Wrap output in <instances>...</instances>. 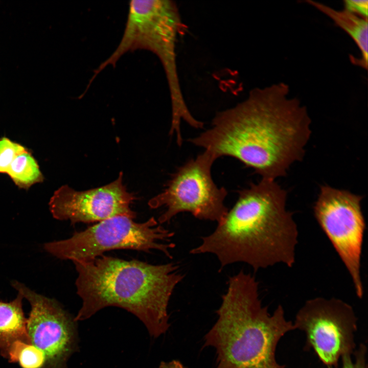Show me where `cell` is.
Listing matches in <instances>:
<instances>
[{
  "mask_svg": "<svg viewBox=\"0 0 368 368\" xmlns=\"http://www.w3.org/2000/svg\"><path fill=\"white\" fill-rule=\"evenodd\" d=\"M283 82L255 88L236 105L219 111L212 127L188 141L214 158L234 157L261 179L285 176L303 159L310 138L307 108Z\"/></svg>",
  "mask_w": 368,
  "mask_h": 368,
  "instance_id": "cell-1",
  "label": "cell"
},
{
  "mask_svg": "<svg viewBox=\"0 0 368 368\" xmlns=\"http://www.w3.org/2000/svg\"><path fill=\"white\" fill-rule=\"evenodd\" d=\"M238 194L215 230L190 252L215 255L220 270L239 262L255 271L278 264L292 267L298 231L286 208L287 191L275 180L261 179Z\"/></svg>",
  "mask_w": 368,
  "mask_h": 368,
  "instance_id": "cell-2",
  "label": "cell"
},
{
  "mask_svg": "<svg viewBox=\"0 0 368 368\" xmlns=\"http://www.w3.org/2000/svg\"><path fill=\"white\" fill-rule=\"evenodd\" d=\"M73 263L78 273L77 293L82 302L76 321L114 306L135 315L152 337L168 330L169 300L184 278L177 263L154 265L103 255Z\"/></svg>",
  "mask_w": 368,
  "mask_h": 368,
  "instance_id": "cell-3",
  "label": "cell"
},
{
  "mask_svg": "<svg viewBox=\"0 0 368 368\" xmlns=\"http://www.w3.org/2000/svg\"><path fill=\"white\" fill-rule=\"evenodd\" d=\"M221 297L218 319L203 346L216 349V368H285L277 361L276 349L294 328L283 307L270 314L262 305L258 281L242 270L229 277Z\"/></svg>",
  "mask_w": 368,
  "mask_h": 368,
  "instance_id": "cell-4",
  "label": "cell"
},
{
  "mask_svg": "<svg viewBox=\"0 0 368 368\" xmlns=\"http://www.w3.org/2000/svg\"><path fill=\"white\" fill-rule=\"evenodd\" d=\"M177 5L170 0H132L129 4L127 19L118 47L94 71L92 80L110 65L115 66L126 53L137 49L149 50L159 58L169 89L172 116H186L189 109L181 88L178 76L176 43L182 27Z\"/></svg>",
  "mask_w": 368,
  "mask_h": 368,
  "instance_id": "cell-5",
  "label": "cell"
},
{
  "mask_svg": "<svg viewBox=\"0 0 368 368\" xmlns=\"http://www.w3.org/2000/svg\"><path fill=\"white\" fill-rule=\"evenodd\" d=\"M174 235L153 217L137 223L132 218L120 215L75 232L68 239L46 243L44 248L57 258L73 262L94 259L114 249L146 252L155 249L171 258L170 250L175 245L170 241Z\"/></svg>",
  "mask_w": 368,
  "mask_h": 368,
  "instance_id": "cell-6",
  "label": "cell"
},
{
  "mask_svg": "<svg viewBox=\"0 0 368 368\" xmlns=\"http://www.w3.org/2000/svg\"><path fill=\"white\" fill-rule=\"evenodd\" d=\"M216 159L208 151L188 160L177 169L164 190L152 197L151 209L164 207L160 224L169 222L177 214L187 212L200 220L219 222L228 209L224 201L227 191L214 182L211 169Z\"/></svg>",
  "mask_w": 368,
  "mask_h": 368,
  "instance_id": "cell-7",
  "label": "cell"
},
{
  "mask_svg": "<svg viewBox=\"0 0 368 368\" xmlns=\"http://www.w3.org/2000/svg\"><path fill=\"white\" fill-rule=\"evenodd\" d=\"M362 199L348 190L322 185L313 206L316 221L344 264L360 298L364 294L361 273L365 229Z\"/></svg>",
  "mask_w": 368,
  "mask_h": 368,
  "instance_id": "cell-8",
  "label": "cell"
},
{
  "mask_svg": "<svg viewBox=\"0 0 368 368\" xmlns=\"http://www.w3.org/2000/svg\"><path fill=\"white\" fill-rule=\"evenodd\" d=\"M293 324L294 330L305 333V348L313 350L329 367L337 368L341 357L353 354L356 349L357 318L353 307L339 298L316 297L307 300Z\"/></svg>",
  "mask_w": 368,
  "mask_h": 368,
  "instance_id": "cell-9",
  "label": "cell"
},
{
  "mask_svg": "<svg viewBox=\"0 0 368 368\" xmlns=\"http://www.w3.org/2000/svg\"><path fill=\"white\" fill-rule=\"evenodd\" d=\"M12 286L31 305L27 330L31 343L44 355L43 368H66L78 348L77 325L55 300L38 294L17 281Z\"/></svg>",
  "mask_w": 368,
  "mask_h": 368,
  "instance_id": "cell-10",
  "label": "cell"
},
{
  "mask_svg": "<svg viewBox=\"0 0 368 368\" xmlns=\"http://www.w3.org/2000/svg\"><path fill=\"white\" fill-rule=\"evenodd\" d=\"M136 199L123 185L121 172L111 183L85 191H76L64 185L55 192L49 206L54 218L75 224L100 222L120 215L134 219L136 213L130 205Z\"/></svg>",
  "mask_w": 368,
  "mask_h": 368,
  "instance_id": "cell-11",
  "label": "cell"
},
{
  "mask_svg": "<svg viewBox=\"0 0 368 368\" xmlns=\"http://www.w3.org/2000/svg\"><path fill=\"white\" fill-rule=\"evenodd\" d=\"M305 2L331 18L351 37L361 53L360 59L352 61L366 70L368 60L367 18L359 16L344 8L338 10L316 1L307 0Z\"/></svg>",
  "mask_w": 368,
  "mask_h": 368,
  "instance_id": "cell-12",
  "label": "cell"
},
{
  "mask_svg": "<svg viewBox=\"0 0 368 368\" xmlns=\"http://www.w3.org/2000/svg\"><path fill=\"white\" fill-rule=\"evenodd\" d=\"M23 298L18 292L16 297L10 302L0 301V354L5 358L14 342L31 343L27 330V318L22 309Z\"/></svg>",
  "mask_w": 368,
  "mask_h": 368,
  "instance_id": "cell-13",
  "label": "cell"
},
{
  "mask_svg": "<svg viewBox=\"0 0 368 368\" xmlns=\"http://www.w3.org/2000/svg\"><path fill=\"white\" fill-rule=\"evenodd\" d=\"M7 173L21 188H28L42 180L37 162L27 150L17 156Z\"/></svg>",
  "mask_w": 368,
  "mask_h": 368,
  "instance_id": "cell-14",
  "label": "cell"
},
{
  "mask_svg": "<svg viewBox=\"0 0 368 368\" xmlns=\"http://www.w3.org/2000/svg\"><path fill=\"white\" fill-rule=\"evenodd\" d=\"M6 358L10 362L18 363L21 368H43V354L31 343L16 341L9 348Z\"/></svg>",
  "mask_w": 368,
  "mask_h": 368,
  "instance_id": "cell-15",
  "label": "cell"
},
{
  "mask_svg": "<svg viewBox=\"0 0 368 368\" xmlns=\"http://www.w3.org/2000/svg\"><path fill=\"white\" fill-rule=\"evenodd\" d=\"M21 145L13 142L6 137L0 140V173H7L17 156L26 151Z\"/></svg>",
  "mask_w": 368,
  "mask_h": 368,
  "instance_id": "cell-16",
  "label": "cell"
},
{
  "mask_svg": "<svg viewBox=\"0 0 368 368\" xmlns=\"http://www.w3.org/2000/svg\"><path fill=\"white\" fill-rule=\"evenodd\" d=\"M366 356L367 348L364 344L361 343L353 354L341 357V368H367Z\"/></svg>",
  "mask_w": 368,
  "mask_h": 368,
  "instance_id": "cell-17",
  "label": "cell"
},
{
  "mask_svg": "<svg viewBox=\"0 0 368 368\" xmlns=\"http://www.w3.org/2000/svg\"><path fill=\"white\" fill-rule=\"evenodd\" d=\"M343 2L344 9L359 16L367 18V1L346 0Z\"/></svg>",
  "mask_w": 368,
  "mask_h": 368,
  "instance_id": "cell-18",
  "label": "cell"
},
{
  "mask_svg": "<svg viewBox=\"0 0 368 368\" xmlns=\"http://www.w3.org/2000/svg\"><path fill=\"white\" fill-rule=\"evenodd\" d=\"M158 368H188L184 366L179 360H173L169 362L162 361Z\"/></svg>",
  "mask_w": 368,
  "mask_h": 368,
  "instance_id": "cell-19",
  "label": "cell"
}]
</instances>
